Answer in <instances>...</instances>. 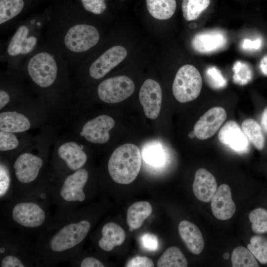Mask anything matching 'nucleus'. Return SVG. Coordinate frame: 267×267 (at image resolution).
<instances>
[{"label":"nucleus","mask_w":267,"mask_h":267,"mask_svg":"<svg viewBox=\"0 0 267 267\" xmlns=\"http://www.w3.org/2000/svg\"><path fill=\"white\" fill-rule=\"evenodd\" d=\"M44 35L59 47L74 72L84 56L99 43L98 29L78 12H47Z\"/></svg>","instance_id":"nucleus-4"},{"label":"nucleus","mask_w":267,"mask_h":267,"mask_svg":"<svg viewBox=\"0 0 267 267\" xmlns=\"http://www.w3.org/2000/svg\"><path fill=\"white\" fill-rule=\"evenodd\" d=\"M202 79L198 69L193 65L186 64L177 72L172 86L175 98L181 103L195 99L199 95Z\"/></svg>","instance_id":"nucleus-13"},{"label":"nucleus","mask_w":267,"mask_h":267,"mask_svg":"<svg viewBox=\"0 0 267 267\" xmlns=\"http://www.w3.org/2000/svg\"><path fill=\"white\" fill-rule=\"evenodd\" d=\"M85 10L95 15L102 14L107 8L105 0H80Z\"/></svg>","instance_id":"nucleus-36"},{"label":"nucleus","mask_w":267,"mask_h":267,"mask_svg":"<svg viewBox=\"0 0 267 267\" xmlns=\"http://www.w3.org/2000/svg\"><path fill=\"white\" fill-rule=\"evenodd\" d=\"M142 155L144 161L151 166L159 167L165 163V151L159 142L148 143L144 145Z\"/></svg>","instance_id":"nucleus-29"},{"label":"nucleus","mask_w":267,"mask_h":267,"mask_svg":"<svg viewBox=\"0 0 267 267\" xmlns=\"http://www.w3.org/2000/svg\"><path fill=\"white\" fill-rule=\"evenodd\" d=\"M48 171L31 191L1 203L0 224L9 229L37 237L51 224Z\"/></svg>","instance_id":"nucleus-3"},{"label":"nucleus","mask_w":267,"mask_h":267,"mask_svg":"<svg viewBox=\"0 0 267 267\" xmlns=\"http://www.w3.org/2000/svg\"><path fill=\"white\" fill-rule=\"evenodd\" d=\"M210 3V0H182L181 8L184 19L187 21L196 19Z\"/></svg>","instance_id":"nucleus-30"},{"label":"nucleus","mask_w":267,"mask_h":267,"mask_svg":"<svg viewBox=\"0 0 267 267\" xmlns=\"http://www.w3.org/2000/svg\"><path fill=\"white\" fill-rule=\"evenodd\" d=\"M15 184L10 160L0 156V201H8L15 196Z\"/></svg>","instance_id":"nucleus-24"},{"label":"nucleus","mask_w":267,"mask_h":267,"mask_svg":"<svg viewBox=\"0 0 267 267\" xmlns=\"http://www.w3.org/2000/svg\"><path fill=\"white\" fill-rule=\"evenodd\" d=\"M205 76L209 86L214 89L224 88L227 84L221 71L215 66L209 67L205 71Z\"/></svg>","instance_id":"nucleus-35"},{"label":"nucleus","mask_w":267,"mask_h":267,"mask_svg":"<svg viewBox=\"0 0 267 267\" xmlns=\"http://www.w3.org/2000/svg\"><path fill=\"white\" fill-rule=\"evenodd\" d=\"M178 229L180 237L188 250L195 255L201 253L204 247V241L197 226L189 221H182L179 222Z\"/></svg>","instance_id":"nucleus-23"},{"label":"nucleus","mask_w":267,"mask_h":267,"mask_svg":"<svg viewBox=\"0 0 267 267\" xmlns=\"http://www.w3.org/2000/svg\"><path fill=\"white\" fill-rule=\"evenodd\" d=\"M242 130L250 141L258 150H262L265 139L262 129L259 124L253 119L245 120L241 125Z\"/></svg>","instance_id":"nucleus-28"},{"label":"nucleus","mask_w":267,"mask_h":267,"mask_svg":"<svg viewBox=\"0 0 267 267\" xmlns=\"http://www.w3.org/2000/svg\"><path fill=\"white\" fill-rule=\"evenodd\" d=\"M261 125L264 131L267 133V106L265 108L262 115Z\"/></svg>","instance_id":"nucleus-41"},{"label":"nucleus","mask_w":267,"mask_h":267,"mask_svg":"<svg viewBox=\"0 0 267 267\" xmlns=\"http://www.w3.org/2000/svg\"><path fill=\"white\" fill-rule=\"evenodd\" d=\"M262 45V40L259 38L254 40L244 39L241 42L240 47L244 51H253L259 50Z\"/></svg>","instance_id":"nucleus-39"},{"label":"nucleus","mask_w":267,"mask_h":267,"mask_svg":"<svg viewBox=\"0 0 267 267\" xmlns=\"http://www.w3.org/2000/svg\"><path fill=\"white\" fill-rule=\"evenodd\" d=\"M247 247L261 264H267V240L266 238L259 235L253 236Z\"/></svg>","instance_id":"nucleus-32"},{"label":"nucleus","mask_w":267,"mask_h":267,"mask_svg":"<svg viewBox=\"0 0 267 267\" xmlns=\"http://www.w3.org/2000/svg\"><path fill=\"white\" fill-rule=\"evenodd\" d=\"M52 112L41 98L34 95L0 111V131L23 133L51 124Z\"/></svg>","instance_id":"nucleus-8"},{"label":"nucleus","mask_w":267,"mask_h":267,"mask_svg":"<svg viewBox=\"0 0 267 267\" xmlns=\"http://www.w3.org/2000/svg\"><path fill=\"white\" fill-rule=\"evenodd\" d=\"M152 212V207L147 201L136 202L130 206L127 213V222L130 229H138Z\"/></svg>","instance_id":"nucleus-25"},{"label":"nucleus","mask_w":267,"mask_h":267,"mask_svg":"<svg viewBox=\"0 0 267 267\" xmlns=\"http://www.w3.org/2000/svg\"><path fill=\"white\" fill-rule=\"evenodd\" d=\"M233 80L235 83L244 85L248 83L253 78V71L251 66L245 62L237 61L233 65Z\"/></svg>","instance_id":"nucleus-33"},{"label":"nucleus","mask_w":267,"mask_h":267,"mask_svg":"<svg viewBox=\"0 0 267 267\" xmlns=\"http://www.w3.org/2000/svg\"><path fill=\"white\" fill-rule=\"evenodd\" d=\"M227 42L225 33L219 29H214L205 31L195 35L192 40L191 44L196 52L207 54L223 48Z\"/></svg>","instance_id":"nucleus-18"},{"label":"nucleus","mask_w":267,"mask_h":267,"mask_svg":"<svg viewBox=\"0 0 267 267\" xmlns=\"http://www.w3.org/2000/svg\"><path fill=\"white\" fill-rule=\"evenodd\" d=\"M218 138L221 143L238 152H244L248 149L247 137L234 121H228L225 123L219 132Z\"/></svg>","instance_id":"nucleus-20"},{"label":"nucleus","mask_w":267,"mask_h":267,"mask_svg":"<svg viewBox=\"0 0 267 267\" xmlns=\"http://www.w3.org/2000/svg\"><path fill=\"white\" fill-rule=\"evenodd\" d=\"M260 68L261 72L267 76V54L262 58L260 63Z\"/></svg>","instance_id":"nucleus-40"},{"label":"nucleus","mask_w":267,"mask_h":267,"mask_svg":"<svg viewBox=\"0 0 267 267\" xmlns=\"http://www.w3.org/2000/svg\"><path fill=\"white\" fill-rule=\"evenodd\" d=\"M36 95L20 70L6 69L0 73V111Z\"/></svg>","instance_id":"nucleus-12"},{"label":"nucleus","mask_w":267,"mask_h":267,"mask_svg":"<svg viewBox=\"0 0 267 267\" xmlns=\"http://www.w3.org/2000/svg\"><path fill=\"white\" fill-rule=\"evenodd\" d=\"M134 90L133 81L126 76L106 78L100 82L96 88L98 98L107 104L121 102L130 96Z\"/></svg>","instance_id":"nucleus-14"},{"label":"nucleus","mask_w":267,"mask_h":267,"mask_svg":"<svg viewBox=\"0 0 267 267\" xmlns=\"http://www.w3.org/2000/svg\"><path fill=\"white\" fill-rule=\"evenodd\" d=\"M146 5L151 15L158 20H167L175 13L176 0H146Z\"/></svg>","instance_id":"nucleus-26"},{"label":"nucleus","mask_w":267,"mask_h":267,"mask_svg":"<svg viewBox=\"0 0 267 267\" xmlns=\"http://www.w3.org/2000/svg\"><path fill=\"white\" fill-rule=\"evenodd\" d=\"M223 258H224V259L227 260V259H228V258H229V254H228V253H224V254H223Z\"/></svg>","instance_id":"nucleus-43"},{"label":"nucleus","mask_w":267,"mask_h":267,"mask_svg":"<svg viewBox=\"0 0 267 267\" xmlns=\"http://www.w3.org/2000/svg\"><path fill=\"white\" fill-rule=\"evenodd\" d=\"M57 135L50 124L41 128L33 142L10 160L18 196L31 191L47 172L54 141Z\"/></svg>","instance_id":"nucleus-5"},{"label":"nucleus","mask_w":267,"mask_h":267,"mask_svg":"<svg viewBox=\"0 0 267 267\" xmlns=\"http://www.w3.org/2000/svg\"><path fill=\"white\" fill-rule=\"evenodd\" d=\"M46 21L45 14L33 15L18 23L12 35L1 45L0 61L6 64L7 69H20L43 39Z\"/></svg>","instance_id":"nucleus-6"},{"label":"nucleus","mask_w":267,"mask_h":267,"mask_svg":"<svg viewBox=\"0 0 267 267\" xmlns=\"http://www.w3.org/2000/svg\"><path fill=\"white\" fill-rule=\"evenodd\" d=\"M35 136L28 133H17L0 131V156L9 160L30 146Z\"/></svg>","instance_id":"nucleus-17"},{"label":"nucleus","mask_w":267,"mask_h":267,"mask_svg":"<svg viewBox=\"0 0 267 267\" xmlns=\"http://www.w3.org/2000/svg\"><path fill=\"white\" fill-rule=\"evenodd\" d=\"M139 98L145 116L151 119L157 118L160 112L162 98L159 84L152 79L145 80L140 88Z\"/></svg>","instance_id":"nucleus-16"},{"label":"nucleus","mask_w":267,"mask_h":267,"mask_svg":"<svg viewBox=\"0 0 267 267\" xmlns=\"http://www.w3.org/2000/svg\"><path fill=\"white\" fill-rule=\"evenodd\" d=\"M226 118L225 110L221 107L209 109L195 123L193 132L200 140H205L213 136Z\"/></svg>","instance_id":"nucleus-15"},{"label":"nucleus","mask_w":267,"mask_h":267,"mask_svg":"<svg viewBox=\"0 0 267 267\" xmlns=\"http://www.w3.org/2000/svg\"><path fill=\"white\" fill-rule=\"evenodd\" d=\"M44 267L36 243L21 232L0 225V267Z\"/></svg>","instance_id":"nucleus-9"},{"label":"nucleus","mask_w":267,"mask_h":267,"mask_svg":"<svg viewBox=\"0 0 267 267\" xmlns=\"http://www.w3.org/2000/svg\"><path fill=\"white\" fill-rule=\"evenodd\" d=\"M252 223V230L256 233L267 232V211L263 208H257L252 211L249 215Z\"/></svg>","instance_id":"nucleus-34"},{"label":"nucleus","mask_w":267,"mask_h":267,"mask_svg":"<svg viewBox=\"0 0 267 267\" xmlns=\"http://www.w3.org/2000/svg\"><path fill=\"white\" fill-rule=\"evenodd\" d=\"M20 70L34 93L50 107L53 117L72 101L75 90L69 63L59 47L45 35Z\"/></svg>","instance_id":"nucleus-1"},{"label":"nucleus","mask_w":267,"mask_h":267,"mask_svg":"<svg viewBox=\"0 0 267 267\" xmlns=\"http://www.w3.org/2000/svg\"><path fill=\"white\" fill-rule=\"evenodd\" d=\"M141 155L138 147L127 143L116 148L110 156L107 171L116 183L128 184L137 177L141 168Z\"/></svg>","instance_id":"nucleus-11"},{"label":"nucleus","mask_w":267,"mask_h":267,"mask_svg":"<svg viewBox=\"0 0 267 267\" xmlns=\"http://www.w3.org/2000/svg\"><path fill=\"white\" fill-rule=\"evenodd\" d=\"M211 209L218 219L225 221L230 219L236 211V206L232 199L231 190L226 184L221 185L211 199Z\"/></svg>","instance_id":"nucleus-19"},{"label":"nucleus","mask_w":267,"mask_h":267,"mask_svg":"<svg viewBox=\"0 0 267 267\" xmlns=\"http://www.w3.org/2000/svg\"><path fill=\"white\" fill-rule=\"evenodd\" d=\"M140 241L142 247L146 250L154 251L158 248V240L157 237L154 234L144 233L142 235Z\"/></svg>","instance_id":"nucleus-37"},{"label":"nucleus","mask_w":267,"mask_h":267,"mask_svg":"<svg viewBox=\"0 0 267 267\" xmlns=\"http://www.w3.org/2000/svg\"><path fill=\"white\" fill-rule=\"evenodd\" d=\"M188 136L190 137V138H193L194 136H195V134L193 131L190 132L188 134Z\"/></svg>","instance_id":"nucleus-42"},{"label":"nucleus","mask_w":267,"mask_h":267,"mask_svg":"<svg viewBox=\"0 0 267 267\" xmlns=\"http://www.w3.org/2000/svg\"><path fill=\"white\" fill-rule=\"evenodd\" d=\"M89 209L79 207L56 212L48 227L37 239L36 247L44 267L68 261L81 249L92 226Z\"/></svg>","instance_id":"nucleus-2"},{"label":"nucleus","mask_w":267,"mask_h":267,"mask_svg":"<svg viewBox=\"0 0 267 267\" xmlns=\"http://www.w3.org/2000/svg\"><path fill=\"white\" fill-rule=\"evenodd\" d=\"M100 234L96 241L97 246L101 251L107 253L122 244L126 238L124 229L112 222H107L102 226Z\"/></svg>","instance_id":"nucleus-22"},{"label":"nucleus","mask_w":267,"mask_h":267,"mask_svg":"<svg viewBox=\"0 0 267 267\" xmlns=\"http://www.w3.org/2000/svg\"><path fill=\"white\" fill-rule=\"evenodd\" d=\"M89 159L86 145L78 140L57 134L51 149L48 171L56 178L87 166Z\"/></svg>","instance_id":"nucleus-10"},{"label":"nucleus","mask_w":267,"mask_h":267,"mask_svg":"<svg viewBox=\"0 0 267 267\" xmlns=\"http://www.w3.org/2000/svg\"><path fill=\"white\" fill-rule=\"evenodd\" d=\"M232 265L233 267H258L256 258L251 251L243 246H238L232 251Z\"/></svg>","instance_id":"nucleus-31"},{"label":"nucleus","mask_w":267,"mask_h":267,"mask_svg":"<svg viewBox=\"0 0 267 267\" xmlns=\"http://www.w3.org/2000/svg\"><path fill=\"white\" fill-rule=\"evenodd\" d=\"M154 266V263L151 259L143 256L133 257L125 265L127 267H153Z\"/></svg>","instance_id":"nucleus-38"},{"label":"nucleus","mask_w":267,"mask_h":267,"mask_svg":"<svg viewBox=\"0 0 267 267\" xmlns=\"http://www.w3.org/2000/svg\"><path fill=\"white\" fill-rule=\"evenodd\" d=\"M187 266L184 255L178 248L174 246L167 249L157 263L158 267H186Z\"/></svg>","instance_id":"nucleus-27"},{"label":"nucleus","mask_w":267,"mask_h":267,"mask_svg":"<svg viewBox=\"0 0 267 267\" xmlns=\"http://www.w3.org/2000/svg\"><path fill=\"white\" fill-rule=\"evenodd\" d=\"M192 187L195 197L202 202L208 203L211 202L216 191L217 183L211 173L200 168L195 173Z\"/></svg>","instance_id":"nucleus-21"},{"label":"nucleus","mask_w":267,"mask_h":267,"mask_svg":"<svg viewBox=\"0 0 267 267\" xmlns=\"http://www.w3.org/2000/svg\"><path fill=\"white\" fill-rule=\"evenodd\" d=\"M49 177V195L56 212L75 210L89 198L90 173L87 166L56 178Z\"/></svg>","instance_id":"nucleus-7"}]
</instances>
